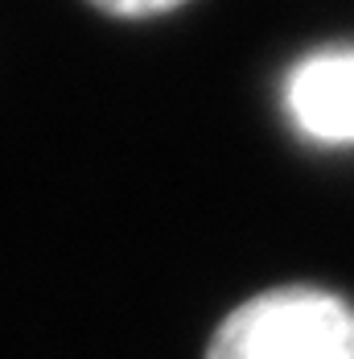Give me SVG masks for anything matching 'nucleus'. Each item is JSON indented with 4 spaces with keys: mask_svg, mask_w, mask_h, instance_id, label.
<instances>
[{
    "mask_svg": "<svg viewBox=\"0 0 354 359\" xmlns=\"http://www.w3.org/2000/svg\"><path fill=\"white\" fill-rule=\"evenodd\" d=\"M206 359H354V306L318 285L255 293L218 323Z\"/></svg>",
    "mask_w": 354,
    "mask_h": 359,
    "instance_id": "obj_1",
    "label": "nucleus"
},
{
    "mask_svg": "<svg viewBox=\"0 0 354 359\" xmlns=\"http://www.w3.org/2000/svg\"><path fill=\"white\" fill-rule=\"evenodd\" d=\"M281 108L292 133L321 149L354 144V46L313 50L284 74Z\"/></svg>",
    "mask_w": 354,
    "mask_h": 359,
    "instance_id": "obj_2",
    "label": "nucleus"
},
{
    "mask_svg": "<svg viewBox=\"0 0 354 359\" xmlns=\"http://www.w3.org/2000/svg\"><path fill=\"white\" fill-rule=\"evenodd\" d=\"M99 13L107 17H120V21H144V17H165L181 8L185 0H91Z\"/></svg>",
    "mask_w": 354,
    "mask_h": 359,
    "instance_id": "obj_3",
    "label": "nucleus"
}]
</instances>
